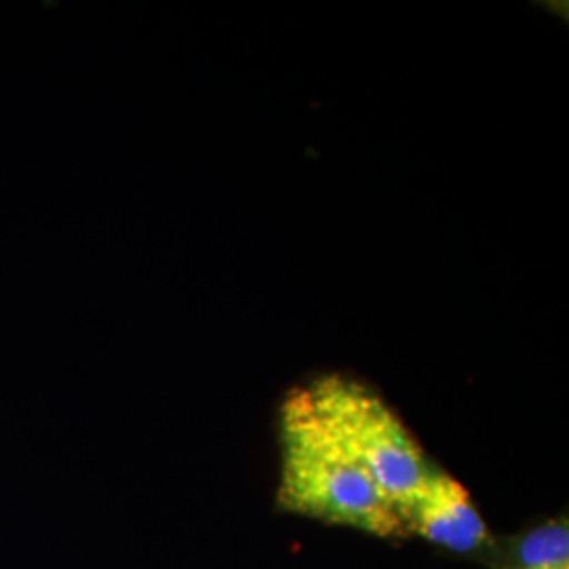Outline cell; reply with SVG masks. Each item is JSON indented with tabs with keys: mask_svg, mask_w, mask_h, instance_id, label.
Listing matches in <instances>:
<instances>
[{
	"mask_svg": "<svg viewBox=\"0 0 569 569\" xmlns=\"http://www.w3.org/2000/svg\"><path fill=\"white\" fill-rule=\"evenodd\" d=\"M296 390L327 437L366 470L401 515L432 465L392 407L346 376H323Z\"/></svg>",
	"mask_w": 569,
	"mask_h": 569,
	"instance_id": "cell-2",
	"label": "cell"
},
{
	"mask_svg": "<svg viewBox=\"0 0 569 569\" xmlns=\"http://www.w3.org/2000/svg\"><path fill=\"white\" fill-rule=\"evenodd\" d=\"M401 519L407 533L460 555L481 549L489 540L483 515L468 489L435 465L401 509Z\"/></svg>",
	"mask_w": 569,
	"mask_h": 569,
	"instance_id": "cell-3",
	"label": "cell"
},
{
	"mask_svg": "<svg viewBox=\"0 0 569 569\" xmlns=\"http://www.w3.org/2000/svg\"><path fill=\"white\" fill-rule=\"evenodd\" d=\"M521 569H569V563H561V566H540V568H521Z\"/></svg>",
	"mask_w": 569,
	"mask_h": 569,
	"instance_id": "cell-5",
	"label": "cell"
},
{
	"mask_svg": "<svg viewBox=\"0 0 569 569\" xmlns=\"http://www.w3.org/2000/svg\"><path fill=\"white\" fill-rule=\"evenodd\" d=\"M523 568H540V566H561L568 563V529L550 528L536 531L526 540L523 549Z\"/></svg>",
	"mask_w": 569,
	"mask_h": 569,
	"instance_id": "cell-4",
	"label": "cell"
},
{
	"mask_svg": "<svg viewBox=\"0 0 569 569\" xmlns=\"http://www.w3.org/2000/svg\"><path fill=\"white\" fill-rule=\"evenodd\" d=\"M281 509L378 538L406 536L399 509L317 425L293 388L281 406Z\"/></svg>",
	"mask_w": 569,
	"mask_h": 569,
	"instance_id": "cell-1",
	"label": "cell"
}]
</instances>
